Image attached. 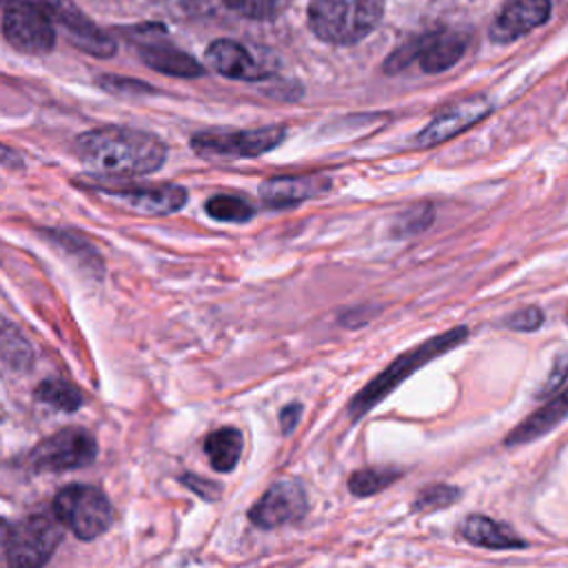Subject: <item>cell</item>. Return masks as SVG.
Returning <instances> with one entry per match:
<instances>
[{
    "label": "cell",
    "instance_id": "6da1fadb",
    "mask_svg": "<svg viewBox=\"0 0 568 568\" xmlns=\"http://www.w3.org/2000/svg\"><path fill=\"white\" fill-rule=\"evenodd\" d=\"M75 153L100 175L133 178L158 171L164 164L166 146L146 131L111 124L78 135Z\"/></svg>",
    "mask_w": 568,
    "mask_h": 568
},
{
    "label": "cell",
    "instance_id": "7a4b0ae2",
    "mask_svg": "<svg viewBox=\"0 0 568 568\" xmlns=\"http://www.w3.org/2000/svg\"><path fill=\"white\" fill-rule=\"evenodd\" d=\"M468 337V328L466 326H455L446 333H439L435 337H430L428 342L417 344L415 348L402 353L393 364H388L375 379H371L351 402V415L353 417H362L364 413H368L375 404H379L386 395H390L406 377H410L417 368H422L424 364H428L430 359L453 351L455 346H459L462 342H466Z\"/></svg>",
    "mask_w": 568,
    "mask_h": 568
},
{
    "label": "cell",
    "instance_id": "3957f363",
    "mask_svg": "<svg viewBox=\"0 0 568 568\" xmlns=\"http://www.w3.org/2000/svg\"><path fill=\"white\" fill-rule=\"evenodd\" d=\"M382 11V0H311L308 24L324 42L355 44L377 27Z\"/></svg>",
    "mask_w": 568,
    "mask_h": 568
},
{
    "label": "cell",
    "instance_id": "277c9868",
    "mask_svg": "<svg viewBox=\"0 0 568 568\" xmlns=\"http://www.w3.org/2000/svg\"><path fill=\"white\" fill-rule=\"evenodd\" d=\"M53 513L62 526L84 541L100 537L113 521L109 499L98 488L84 484L62 488L53 499Z\"/></svg>",
    "mask_w": 568,
    "mask_h": 568
},
{
    "label": "cell",
    "instance_id": "5b68a950",
    "mask_svg": "<svg viewBox=\"0 0 568 568\" xmlns=\"http://www.w3.org/2000/svg\"><path fill=\"white\" fill-rule=\"evenodd\" d=\"M60 539H62V528L55 513L29 515L18 524L9 526L7 564L20 566V568L42 566L55 552Z\"/></svg>",
    "mask_w": 568,
    "mask_h": 568
},
{
    "label": "cell",
    "instance_id": "8992f818",
    "mask_svg": "<svg viewBox=\"0 0 568 568\" xmlns=\"http://www.w3.org/2000/svg\"><path fill=\"white\" fill-rule=\"evenodd\" d=\"M98 444L95 437L80 428H62L47 439H42L27 457V466L36 473H62L84 468L95 459Z\"/></svg>",
    "mask_w": 568,
    "mask_h": 568
},
{
    "label": "cell",
    "instance_id": "52a82bcc",
    "mask_svg": "<svg viewBox=\"0 0 568 568\" xmlns=\"http://www.w3.org/2000/svg\"><path fill=\"white\" fill-rule=\"evenodd\" d=\"M464 51H466V38L462 33L450 29H439L422 36L415 42L399 47L393 55H388L384 69L388 73H397L404 67H408L413 60H417L426 73H439L450 69L464 55Z\"/></svg>",
    "mask_w": 568,
    "mask_h": 568
},
{
    "label": "cell",
    "instance_id": "ba28073f",
    "mask_svg": "<svg viewBox=\"0 0 568 568\" xmlns=\"http://www.w3.org/2000/svg\"><path fill=\"white\" fill-rule=\"evenodd\" d=\"M53 18L33 0H11L2 16V31L9 44L22 53H47L55 42Z\"/></svg>",
    "mask_w": 568,
    "mask_h": 568
},
{
    "label": "cell",
    "instance_id": "9c48e42d",
    "mask_svg": "<svg viewBox=\"0 0 568 568\" xmlns=\"http://www.w3.org/2000/svg\"><path fill=\"white\" fill-rule=\"evenodd\" d=\"M286 135L284 126H264L248 131H202L191 144L204 158H257L275 149Z\"/></svg>",
    "mask_w": 568,
    "mask_h": 568
},
{
    "label": "cell",
    "instance_id": "30bf717a",
    "mask_svg": "<svg viewBox=\"0 0 568 568\" xmlns=\"http://www.w3.org/2000/svg\"><path fill=\"white\" fill-rule=\"evenodd\" d=\"M488 111H490V102L486 98H481V95H473V98H466L462 102H455L453 106H448L442 113H437L415 135V146L417 149L437 146V144L459 135L462 131L470 129L479 120H484L488 115Z\"/></svg>",
    "mask_w": 568,
    "mask_h": 568
},
{
    "label": "cell",
    "instance_id": "8fae6325",
    "mask_svg": "<svg viewBox=\"0 0 568 568\" xmlns=\"http://www.w3.org/2000/svg\"><path fill=\"white\" fill-rule=\"evenodd\" d=\"M306 513V493L302 484L286 479L275 486H271L262 499L251 508L248 519L264 530L280 528L284 524L302 519Z\"/></svg>",
    "mask_w": 568,
    "mask_h": 568
},
{
    "label": "cell",
    "instance_id": "7c38bea8",
    "mask_svg": "<svg viewBox=\"0 0 568 568\" xmlns=\"http://www.w3.org/2000/svg\"><path fill=\"white\" fill-rule=\"evenodd\" d=\"M33 2H38L53 20L62 24L69 40L75 47L98 58L113 55L115 42L104 31H100L87 16H82L69 0H33Z\"/></svg>",
    "mask_w": 568,
    "mask_h": 568
},
{
    "label": "cell",
    "instance_id": "4fadbf2b",
    "mask_svg": "<svg viewBox=\"0 0 568 568\" xmlns=\"http://www.w3.org/2000/svg\"><path fill=\"white\" fill-rule=\"evenodd\" d=\"M102 195L113 200L122 209L144 213V215H166L182 209L186 202V191L175 184L104 189Z\"/></svg>",
    "mask_w": 568,
    "mask_h": 568
},
{
    "label": "cell",
    "instance_id": "5bb4252c",
    "mask_svg": "<svg viewBox=\"0 0 568 568\" xmlns=\"http://www.w3.org/2000/svg\"><path fill=\"white\" fill-rule=\"evenodd\" d=\"M550 16V0H510L490 24V40L506 44L535 27L544 24Z\"/></svg>",
    "mask_w": 568,
    "mask_h": 568
},
{
    "label": "cell",
    "instance_id": "9a60e30c",
    "mask_svg": "<svg viewBox=\"0 0 568 568\" xmlns=\"http://www.w3.org/2000/svg\"><path fill=\"white\" fill-rule=\"evenodd\" d=\"M331 182L324 175H282L264 180L260 186V195L266 206L284 209L300 204L308 197L322 195Z\"/></svg>",
    "mask_w": 568,
    "mask_h": 568
},
{
    "label": "cell",
    "instance_id": "2e32d148",
    "mask_svg": "<svg viewBox=\"0 0 568 568\" xmlns=\"http://www.w3.org/2000/svg\"><path fill=\"white\" fill-rule=\"evenodd\" d=\"M206 62L213 71L233 80H260L268 71L235 40H215L206 49Z\"/></svg>",
    "mask_w": 568,
    "mask_h": 568
},
{
    "label": "cell",
    "instance_id": "e0dca14e",
    "mask_svg": "<svg viewBox=\"0 0 568 568\" xmlns=\"http://www.w3.org/2000/svg\"><path fill=\"white\" fill-rule=\"evenodd\" d=\"M568 417V388H564L559 395H555L548 404H544L539 410L528 415L517 428H513L504 444L506 446H521L528 444L548 430H552L557 424H561Z\"/></svg>",
    "mask_w": 568,
    "mask_h": 568
},
{
    "label": "cell",
    "instance_id": "ac0fdd59",
    "mask_svg": "<svg viewBox=\"0 0 568 568\" xmlns=\"http://www.w3.org/2000/svg\"><path fill=\"white\" fill-rule=\"evenodd\" d=\"M462 537L475 546L493 548V550H510L524 548V541L504 524L493 521L486 515H470L462 524Z\"/></svg>",
    "mask_w": 568,
    "mask_h": 568
},
{
    "label": "cell",
    "instance_id": "d6986e66",
    "mask_svg": "<svg viewBox=\"0 0 568 568\" xmlns=\"http://www.w3.org/2000/svg\"><path fill=\"white\" fill-rule=\"evenodd\" d=\"M140 55L151 69L175 78H195L204 71L195 58L169 44H144L140 49Z\"/></svg>",
    "mask_w": 568,
    "mask_h": 568
},
{
    "label": "cell",
    "instance_id": "ffe728a7",
    "mask_svg": "<svg viewBox=\"0 0 568 568\" xmlns=\"http://www.w3.org/2000/svg\"><path fill=\"white\" fill-rule=\"evenodd\" d=\"M204 453L211 466L220 473H229L235 468L242 455V435L237 428H220L213 430L204 439Z\"/></svg>",
    "mask_w": 568,
    "mask_h": 568
},
{
    "label": "cell",
    "instance_id": "44dd1931",
    "mask_svg": "<svg viewBox=\"0 0 568 568\" xmlns=\"http://www.w3.org/2000/svg\"><path fill=\"white\" fill-rule=\"evenodd\" d=\"M36 399L58 410H75L82 404L80 390L64 379H44L36 388Z\"/></svg>",
    "mask_w": 568,
    "mask_h": 568
},
{
    "label": "cell",
    "instance_id": "7402d4cb",
    "mask_svg": "<svg viewBox=\"0 0 568 568\" xmlns=\"http://www.w3.org/2000/svg\"><path fill=\"white\" fill-rule=\"evenodd\" d=\"M195 7H202V11H215L224 9L229 13L242 16V18H253V20H264L275 13L273 0H191Z\"/></svg>",
    "mask_w": 568,
    "mask_h": 568
},
{
    "label": "cell",
    "instance_id": "603a6c76",
    "mask_svg": "<svg viewBox=\"0 0 568 568\" xmlns=\"http://www.w3.org/2000/svg\"><path fill=\"white\" fill-rule=\"evenodd\" d=\"M397 477H399V470H393V468H364L351 475L348 490L357 497H368L390 486Z\"/></svg>",
    "mask_w": 568,
    "mask_h": 568
},
{
    "label": "cell",
    "instance_id": "cb8c5ba5",
    "mask_svg": "<svg viewBox=\"0 0 568 568\" xmlns=\"http://www.w3.org/2000/svg\"><path fill=\"white\" fill-rule=\"evenodd\" d=\"M206 213L222 222H244L251 220L255 209L244 200L235 195H213L206 202Z\"/></svg>",
    "mask_w": 568,
    "mask_h": 568
},
{
    "label": "cell",
    "instance_id": "d4e9b609",
    "mask_svg": "<svg viewBox=\"0 0 568 568\" xmlns=\"http://www.w3.org/2000/svg\"><path fill=\"white\" fill-rule=\"evenodd\" d=\"M459 499V490L455 486H448V484H435V486H428L426 490H422L417 495V501H415V510L419 513H433V510H439V508H446L450 504H455Z\"/></svg>",
    "mask_w": 568,
    "mask_h": 568
},
{
    "label": "cell",
    "instance_id": "484cf974",
    "mask_svg": "<svg viewBox=\"0 0 568 568\" xmlns=\"http://www.w3.org/2000/svg\"><path fill=\"white\" fill-rule=\"evenodd\" d=\"M541 324H544V313H541V308H539V306H526V308L517 311L515 315H510V317H508V322H506V326H508V328L526 331V333L537 331Z\"/></svg>",
    "mask_w": 568,
    "mask_h": 568
},
{
    "label": "cell",
    "instance_id": "4316f807",
    "mask_svg": "<svg viewBox=\"0 0 568 568\" xmlns=\"http://www.w3.org/2000/svg\"><path fill=\"white\" fill-rule=\"evenodd\" d=\"M566 377H568V355H564V357H559V359L555 362L552 373H550L548 382L541 386L539 395L544 397V395H548L550 390H557V388L564 384V379H566Z\"/></svg>",
    "mask_w": 568,
    "mask_h": 568
},
{
    "label": "cell",
    "instance_id": "83f0119b",
    "mask_svg": "<svg viewBox=\"0 0 568 568\" xmlns=\"http://www.w3.org/2000/svg\"><path fill=\"white\" fill-rule=\"evenodd\" d=\"M300 415H302V406L300 404H288L282 415H280V424H282V430L284 433H291L295 428V424L300 422Z\"/></svg>",
    "mask_w": 568,
    "mask_h": 568
},
{
    "label": "cell",
    "instance_id": "f1b7e54d",
    "mask_svg": "<svg viewBox=\"0 0 568 568\" xmlns=\"http://www.w3.org/2000/svg\"><path fill=\"white\" fill-rule=\"evenodd\" d=\"M182 481H184L186 486H191L193 490H197L200 495H204L206 499H213V497H211V493H215V495H217V486H213V484H204V486H202V484L197 481V477H193V475L182 477Z\"/></svg>",
    "mask_w": 568,
    "mask_h": 568
},
{
    "label": "cell",
    "instance_id": "f546056e",
    "mask_svg": "<svg viewBox=\"0 0 568 568\" xmlns=\"http://www.w3.org/2000/svg\"><path fill=\"white\" fill-rule=\"evenodd\" d=\"M7 537H9V526L0 521V561H7Z\"/></svg>",
    "mask_w": 568,
    "mask_h": 568
}]
</instances>
